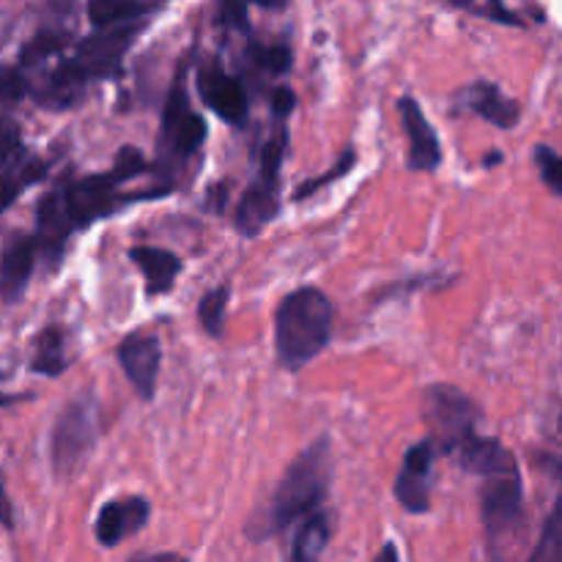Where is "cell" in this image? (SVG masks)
<instances>
[{
  "label": "cell",
  "mask_w": 562,
  "mask_h": 562,
  "mask_svg": "<svg viewBox=\"0 0 562 562\" xmlns=\"http://www.w3.org/2000/svg\"><path fill=\"white\" fill-rule=\"evenodd\" d=\"M146 157L140 148L124 146L119 148L113 159V168L102 173L82 176V179L55 181L36 203V241L38 252L47 258L49 267H58L66 252V241L75 234L86 231L88 225L97 223L99 217L121 212L124 206L146 198H159L170 192V187H157V190L124 192L121 184L146 170Z\"/></svg>",
  "instance_id": "6da1fadb"
},
{
  "label": "cell",
  "mask_w": 562,
  "mask_h": 562,
  "mask_svg": "<svg viewBox=\"0 0 562 562\" xmlns=\"http://www.w3.org/2000/svg\"><path fill=\"white\" fill-rule=\"evenodd\" d=\"M329 481H333V442L329 437H322L291 461L267 510H261L247 525L252 541H267V538L289 530L294 521H305L307 516L318 514L322 503L327 499Z\"/></svg>",
  "instance_id": "7a4b0ae2"
},
{
  "label": "cell",
  "mask_w": 562,
  "mask_h": 562,
  "mask_svg": "<svg viewBox=\"0 0 562 562\" xmlns=\"http://www.w3.org/2000/svg\"><path fill=\"white\" fill-rule=\"evenodd\" d=\"M335 311L316 285H300L280 300L274 311V355L283 371L296 373L316 360L333 338Z\"/></svg>",
  "instance_id": "3957f363"
},
{
  "label": "cell",
  "mask_w": 562,
  "mask_h": 562,
  "mask_svg": "<svg viewBox=\"0 0 562 562\" xmlns=\"http://www.w3.org/2000/svg\"><path fill=\"white\" fill-rule=\"evenodd\" d=\"M289 146V130L285 121H274V132L261 143L258 151V168L241 201L236 206V231L247 239L261 234L280 212V168Z\"/></svg>",
  "instance_id": "277c9868"
},
{
  "label": "cell",
  "mask_w": 562,
  "mask_h": 562,
  "mask_svg": "<svg viewBox=\"0 0 562 562\" xmlns=\"http://www.w3.org/2000/svg\"><path fill=\"white\" fill-rule=\"evenodd\" d=\"M187 66H179L173 82L168 88V99L162 108V124L157 137V165L165 176H173L176 168L190 162L198 148L206 140V121L198 110H192L190 93H187Z\"/></svg>",
  "instance_id": "5b68a950"
},
{
  "label": "cell",
  "mask_w": 562,
  "mask_h": 562,
  "mask_svg": "<svg viewBox=\"0 0 562 562\" xmlns=\"http://www.w3.org/2000/svg\"><path fill=\"white\" fill-rule=\"evenodd\" d=\"M423 412L431 428V442L453 459L481 437L477 426L483 420V409L453 384H431L423 395Z\"/></svg>",
  "instance_id": "8992f818"
},
{
  "label": "cell",
  "mask_w": 562,
  "mask_h": 562,
  "mask_svg": "<svg viewBox=\"0 0 562 562\" xmlns=\"http://www.w3.org/2000/svg\"><path fill=\"white\" fill-rule=\"evenodd\" d=\"M99 428L102 415L91 393H80L60 409L49 431V461L60 477H71L82 470L99 442Z\"/></svg>",
  "instance_id": "52a82bcc"
},
{
  "label": "cell",
  "mask_w": 562,
  "mask_h": 562,
  "mask_svg": "<svg viewBox=\"0 0 562 562\" xmlns=\"http://www.w3.org/2000/svg\"><path fill=\"white\" fill-rule=\"evenodd\" d=\"M148 27V20L132 22V25L119 27H93V33L82 36L75 44V53L69 55L77 64V69L86 75V80H110L119 77L121 60H124L126 49L132 47L137 36Z\"/></svg>",
  "instance_id": "ba28073f"
},
{
  "label": "cell",
  "mask_w": 562,
  "mask_h": 562,
  "mask_svg": "<svg viewBox=\"0 0 562 562\" xmlns=\"http://www.w3.org/2000/svg\"><path fill=\"white\" fill-rule=\"evenodd\" d=\"M481 516L483 527H486L488 547H492V552H497L499 543H505L514 536L521 516H525V486H521V472L483 481Z\"/></svg>",
  "instance_id": "9c48e42d"
},
{
  "label": "cell",
  "mask_w": 562,
  "mask_h": 562,
  "mask_svg": "<svg viewBox=\"0 0 562 562\" xmlns=\"http://www.w3.org/2000/svg\"><path fill=\"white\" fill-rule=\"evenodd\" d=\"M44 176H47V162L22 146L20 130L5 115L3 132H0V198H3V209H9L22 190L42 181Z\"/></svg>",
  "instance_id": "30bf717a"
},
{
  "label": "cell",
  "mask_w": 562,
  "mask_h": 562,
  "mask_svg": "<svg viewBox=\"0 0 562 562\" xmlns=\"http://www.w3.org/2000/svg\"><path fill=\"white\" fill-rule=\"evenodd\" d=\"M198 93L203 104L220 115L225 124H247V88L239 75L225 69L217 58H206L198 66Z\"/></svg>",
  "instance_id": "8fae6325"
},
{
  "label": "cell",
  "mask_w": 562,
  "mask_h": 562,
  "mask_svg": "<svg viewBox=\"0 0 562 562\" xmlns=\"http://www.w3.org/2000/svg\"><path fill=\"white\" fill-rule=\"evenodd\" d=\"M437 461V445L431 439L412 445L404 456L398 477H395V497L404 505L406 514H428L431 510V477Z\"/></svg>",
  "instance_id": "7c38bea8"
},
{
  "label": "cell",
  "mask_w": 562,
  "mask_h": 562,
  "mask_svg": "<svg viewBox=\"0 0 562 562\" xmlns=\"http://www.w3.org/2000/svg\"><path fill=\"white\" fill-rule=\"evenodd\" d=\"M121 371L126 373L132 387L143 401H151L157 393L159 366H162V346L154 333H132L115 349Z\"/></svg>",
  "instance_id": "4fadbf2b"
},
{
  "label": "cell",
  "mask_w": 562,
  "mask_h": 562,
  "mask_svg": "<svg viewBox=\"0 0 562 562\" xmlns=\"http://www.w3.org/2000/svg\"><path fill=\"white\" fill-rule=\"evenodd\" d=\"M38 256V241L33 234L9 231L3 236V250H0V294L5 305H16L25 294L27 283L33 278Z\"/></svg>",
  "instance_id": "5bb4252c"
},
{
  "label": "cell",
  "mask_w": 562,
  "mask_h": 562,
  "mask_svg": "<svg viewBox=\"0 0 562 562\" xmlns=\"http://www.w3.org/2000/svg\"><path fill=\"white\" fill-rule=\"evenodd\" d=\"M398 113L406 132V140H409L406 165H409V170L434 173L442 165V143H439L437 132H434L431 121L426 119V113H423L420 102L415 97H401Z\"/></svg>",
  "instance_id": "9a60e30c"
},
{
  "label": "cell",
  "mask_w": 562,
  "mask_h": 562,
  "mask_svg": "<svg viewBox=\"0 0 562 562\" xmlns=\"http://www.w3.org/2000/svg\"><path fill=\"white\" fill-rule=\"evenodd\" d=\"M148 519H151V505H148L146 497L108 499L99 508L97 521H93V536L102 547L113 549L124 538L135 536L140 527H146Z\"/></svg>",
  "instance_id": "2e32d148"
},
{
  "label": "cell",
  "mask_w": 562,
  "mask_h": 562,
  "mask_svg": "<svg viewBox=\"0 0 562 562\" xmlns=\"http://www.w3.org/2000/svg\"><path fill=\"white\" fill-rule=\"evenodd\" d=\"M86 75L77 69V64L71 58H60L58 64L49 71H44L42 82L31 91L33 102L42 104L47 110H69L86 93Z\"/></svg>",
  "instance_id": "e0dca14e"
},
{
  "label": "cell",
  "mask_w": 562,
  "mask_h": 562,
  "mask_svg": "<svg viewBox=\"0 0 562 562\" xmlns=\"http://www.w3.org/2000/svg\"><path fill=\"white\" fill-rule=\"evenodd\" d=\"M459 102L499 130H514L521 121V104L503 91L497 82L477 80L459 93Z\"/></svg>",
  "instance_id": "ac0fdd59"
},
{
  "label": "cell",
  "mask_w": 562,
  "mask_h": 562,
  "mask_svg": "<svg viewBox=\"0 0 562 562\" xmlns=\"http://www.w3.org/2000/svg\"><path fill=\"white\" fill-rule=\"evenodd\" d=\"M456 464L464 472H470V475L481 477V481H492V477L519 472L516 456L494 437H477L475 442L467 445V448L456 456Z\"/></svg>",
  "instance_id": "d6986e66"
},
{
  "label": "cell",
  "mask_w": 562,
  "mask_h": 562,
  "mask_svg": "<svg viewBox=\"0 0 562 562\" xmlns=\"http://www.w3.org/2000/svg\"><path fill=\"white\" fill-rule=\"evenodd\" d=\"M130 261L140 269V274L146 278V291L151 296L168 294L173 289L176 278L181 274V269H184V263H181V258L176 252L154 245L132 247Z\"/></svg>",
  "instance_id": "ffe728a7"
},
{
  "label": "cell",
  "mask_w": 562,
  "mask_h": 562,
  "mask_svg": "<svg viewBox=\"0 0 562 562\" xmlns=\"http://www.w3.org/2000/svg\"><path fill=\"white\" fill-rule=\"evenodd\" d=\"M159 9H162L159 3H143V0H91L86 11L93 27H119L148 20Z\"/></svg>",
  "instance_id": "44dd1931"
},
{
  "label": "cell",
  "mask_w": 562,
  "mask_h": 562,
  "mask_svg": "<svg viewBox=\"0 0 562 562\" xmlns=\"http://www.w3.org/2000/svg\"><path fill=\"white\" fill-rule=\"evenodd\" d=\"M329 536H333V521H329L327 510L307 516L291 541L289 562H318L327 549Z\"/></svg>",
  "instance_id": "7402d4cb"
},
{
  "label": "cell",
  "mask_w": 562,
  "mask_h": 562,
  "mask_svg": "<svg viewBox=\"0 0 562 562\" xmlns=\"http://www.w3.org/2000/svg\"><path fill=\"white\" fill-rule=\"evenodd\" d=\"M66 44H69V31H64V27H55V25H42L31 38H27L25 44H22L14 66L22 71V75H27V71H33V69H38L42 64H47L49 58H55V55H58Z\"/></svg>",
  "instance_id": "603a6c76"
},
{
  "label": "cell",
  "mask_w": 562,
  "mask_h": 562,
  "mask_svg": "<svg viewBox=\"0 0 562 562\" xmlns=\"http://www.w3.org/2000/svg\"><path fill=\"white\" fill-rule=\"evenodd\" d=\"M66 335L64 329L49 324V327H42V333L33 340V355L27 368L38 376H58L66 368Z\"/></svg>",
  "instance_id": "cb8c5ba5"
},
{
  "label": "cell",
  "mask_w": 562,
  "mask_h": 562,
  "mask_svg": "<svg viewBox=\"0 0 562 562\" xmlns=\"http://www.w3.org/2000/svg\"><path fill=\"white\" fill-rule=\"evenodd\" d=\"M231 289L228 285H217V289L206 291L198 302V318H201V327L206 329V335L217 338L225 327V311H228Z\"/></svg>",
  "instance_id": "d4e9b609"
},
{
  "label": "cell",
  "mask_w": 562,
  "mask_h": 562,
  "mask_svg": "<svg viewBox=\"0 0 562 562\" xmlns=\"http://www.w3.org/2000/svg\"><path fill=\"white\" fill-rule=\"evenodd\" d=\"M355 165H357V148L351 146V148H346L344 154H340L338 162H335L333 168L324 170V173L316 176V179H311V181H305V184L296 187V190H294V201H305V198L316 195V192L322 190V187H327V184H333V181H338V179H344V176H349V170L355 168Z\"/></svg>",
  "instance_id": "484cf974"
},
{
  "label": "cell",
  "mask_w": 562,
  "mask_h": 562,
  "mask_svg": "<svg viewBox=\"0 0 562 562\" xmlns=\"http://www.w3.org/2000/svg\"><path fill=\"white\" fill-rule=\"evenodd\" d=\"M250 60L258 69H267L269 75H285L291 69V55L289 44H252Z\"/></svg>",
  "instance_id": "4316f807"
},
{
  "label": "cell",
  "mask_w": 562,
  "mask_h": 562,
  "mask_svg": "<svg viewBox=\"0 0 562 562\" xmlns=\"http://www.w3.org/2000/svg\"><path fill=\"white\" fill-rule=\"evenodd\" d=\"M536 162H538V170H541V176H543V181H547L549 190L562 195V157L560 154L549 146H538Z\"/></svg>",
  "instance_id": "83f0119b"
},
{
  "label": "cell",
  "mask_w": 562,
  "mask_h": 562,
  "mask_svg": "<svg viewBox=\"0 0 562 562\" xmlns=\"http://www.w3.org/2000/svg\"><path fill=\"white\" fill-rule=\"evenodd\" d=\"M294 104H296V97H294V91H291L289 86L274 88V93H272V119L274 121H285V124H289V115H291V110H294Z\"/></svg>",
  "instance_id": "f1b7e54d"
},
{
  "label": "cell",
  "mask_w": 562,
  "mask_h": 562,
  "mask_svg": "<svg viewBox=\"0 0 562 562\" xmlns=\"http://www.w3.org/2000/svg\"><path fill=\"white\" fill-rule=\"evenodd\" d=\"M220 22L236 27V31H247V5L225 3L223 9H220Z\"/></svg>",
  "instance_id": "f546056e"
},
{
  "label": "cell",
  "mask_w": 562,
  "mask_h": 562,
  "mask_svg": "<svg viewBox=\"0 0 562 562\" xmlns=\"http://www.w3.org/2000/svg\"><path fill=\"white\" fill-rule=\"evenodd\" d=\"M130 562H187L181 554L176 552H157V554H137Z\"/></svg>",
  "instance_id": "4dcf8cb0"
},
{
  "label": "cell",
  "mask_w": 562,
  "mask_h": 562,
  "mask_svg": "<svg viewBox=\"0 0 562 562\" xmlns=\"http://www.w3.org/2000/svg\"><path fill=\"white\" fill-rule=\"evenodd\" d=\"M373 562H401V558H398V547H395L393 541H387L382 549H379L376 560H373Z\"/></svg>",
  "instance_id": "1f68e13d"
},
{
  "label": "cell",
  "mask_w": 562,
  "mask_h": 562,
  "mask_svg": "<svg viewBox=\"0 0 562 562\" xmlns=\"http://www.w3.org/2000/svg\"><path fill=\"white\" fill-rule=\"evenodd\" d=\"M499 159H503V157H499V151H492V157L483 159V165H486V168H488V165H497Z\"/></svg>",
  "instance_id": "d6a6232c"
}]
</instances>
